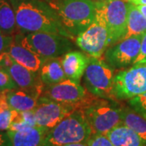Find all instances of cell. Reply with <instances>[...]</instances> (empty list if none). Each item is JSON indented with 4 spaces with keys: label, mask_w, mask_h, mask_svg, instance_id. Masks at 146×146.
Returning <instances> with one entry per match:
<instances>
[{
    "label": "cell",
    "mask_w": 146,
    "mask_h": 146,
    "mask_svg": "<svg viewBox=\"0 0 146 146\" xmlns=\"http://www.w3.org/2000/svg\"><path fill=\"white\" fill-rule=\"evenodd\" d=\"M77 109V103H62L40 97L38 105L34 110L36 126L50 130L63 118Z\"/></svg>",
    "instance_id": "cell-13"
},
{
    "label": "cell",
    "mask_w": 146,
    "mask_h": 146,
    "mask_svg": "<svg viewBox=\"0 0 146 146\" xmlns=\"http://www.w3.org/2000/svg\"><path fill=\"white\" fill-rule=\"evenodd\" d=\"M0 146H12V142L7 131H0Z\"/></svg>",
    "instance_id": "cell-29"
},
{
    "label": "cell",
    "mask_w": 146,
    "mask_h": 146,
    "mask_svg": "<svg viewBox=\"0 0 146 146\" xmlns=\"http://www.w3.org/2000/svg\"><path fill=\"white\" fill-rule=\"evenodd\" d=\"M146 33V18L136 5L128 3L127 29L123 39L132 36L144 35ZM122 39V40H123Z\"/></svg>",
    "instance_id": "cell-21"
},
{
    "label": "cell",
    "mask_w": 146,
    "mask_h": 146,
    "mask_svg": "<svg viewBox=\"0 0 146 146\" xmlns=\"http://www.w3.org/2000/svg\"><path fill=\"white\" fill-rule=\"evenodd\" d=\"M127 103L131 109L146 119V93L128 99Z\"/></svg>",
    "instance_id": "cell-23"
},
{
    "label": "cell",
    "mask_w": 146,
    "mask_h": 146,
    "mask_svg": "<svg viewBox=\"0 0 146 146\" xmlns=\"http://www.w3.org/2000/svg\"><path fill=\"white\" fill-rule=\"evenodd\" d=\"M87 143L88 146H115L106 135H93Z\"/></svg>",
    "instance_id": "cell-26"
},
{
    "label": "cell",
    "mask_w": 146,
    "mask_h": 146,
    "mask_svg": "<svg viewBox=\"0 0 146 146\" xmlns=\"http://www.w3.org/2000/svg\"><path fill=\"white\" fill-rule=\"evenodd\" d=\"M90 56L83 51L72 50L61 57L62 65L67 78L80 82L88 67Z\"/></svg>",
    "instance_id": "cell-14"
},
{
    "label": "cell",
    "mask_w": 146,
    "mask_h": 146,
    "mask_svg": "<svg viewBox=\"0 0 146 146\" xmlns=\"http://www.w3.org/2000/svg\"><path fill=\"white\" fill-rule=\"evenodd\" d=\"M146 63V33L142 36L141 50L134 63Z\"/></svg>",
    "instance_id": "cell-28"
},
{
    "label": "cell",
    "mask_w": 146,
    "mask_h": 146,
    "mask_svg": "<svg viewBox=\"0 0 146 146\" xmlns=\"http://www.w3.org/2000/svg\"><path fill=\"white\" fill-rule=\"evenodd\" d=\"M115 71L103 57H90L88 67L84 74L85 89L96 97L117 101L114 95Z\"/></svg>",
    "instance_id": "cell-6"
},
{
    "label": "cell",
    "mask_w": 146,
    "mask_h": 146,
    "mask_svg": "<svg viewBox=\"0 0 146 146\" xmlns=\"http://www.w3.org/2000/svg\"><path fill=\"white\" fill-rule=\"evenodd\" d=\"M115 146H146V143L130 127L121 123L106 134Z\"/></svg>",
    "instance_id": "cell-18"
},
{
    "label": "cell",
    "mask_w": 146,
    "mask_h": 146,
    "mask_svg": "<svg viewBox=\"0 0 146 146\" xmlns=\"http://www.w3.org/2000/svg\"><path fill=\"white\" fill-rule=\"evenodd\" d=\"M44 1H45V2H46L47 3L49 4V3H51L52 1H54V0H44Z\"/></svg>",
    "instance_id": "cell-34"
},
{
    "label": "cell",
    "mask_w": 146,
    "mask_h": 146,
    "mask_svg": "<svg viewBox=\"0 0 146 146\" xmlns=\"http://www.w3.org/2000/svg\"><path fill=\"white\" fill-rule=\"evenodd\" d=\"M92 131L82 109L75 110L48 131L45 146H58L88 142Z\"/></svg>",
    "instance_id": "cell-3"
},
{
    "label": "cell",
    "mask_w": 146,
    "mask_h": 146,
    "mask_svg": "<svg viewBox=\"0 0 146 146\" xmlns=\"http://www.w3.org/2000/svg\"><path fill=\"white\" fill-rule=\"evenodd\" d=\"M94 1H104V0H94Z\"/></svg>",
    "instance_id": "cell-35"
},
{
    "label": "cell",
    "mask_w": 146,
    "mask_h": 146,
    "mask_svg": "<svg viewBox=\"0 0 146 146\" xmlns=\"http://www.w3.org/2000/svg\"><path fill=\"white\" fill-rule=\"evenodd\" d=\"M61 57L47 58L42 63L39 74L45 86L55 84L67 79L63 71Z\"/></svg>",
    "instance_id": "cell-19"
},
{
    "label": "cell",
    "mask_w": 146,
    "mask_h": 146,
    "mask_svg": "<svg viewBox=\"0 0 146 146\" xmlns=\"http://www.w3.org/2000/svg\"><path fill=\"white\" fill-rule=\"evenodd\" d=\"M14 40V36H11L4 33L0 30V54L7 52V49Z\"/></svg>",
    "instance_id": "cell-27"
},
{
    "label": "cell",
    "mask_w": 146,
    "mask_h": 146,
    "mask_svg": "<svg viewBox=\"0 0 146 146\" xmlns=\"http://www.w3.org/2000/svg\"><path fill=\"white\" fill-rule=\"evenodd\" d=\"M48 129L42 127H30L18 131H7L12 146H45Z\"/></svg>",
    "instance_id": "cell-16"
},
{
    "label": "cell",
    "mask_w": 146,
    "mask_h": 146,
    "mask_svg": "<svg viewBox=\"0 0 146 146\" xmlns=\"http://www.w3.org/2000/svg\"><path fill=\"white\" fill-rule=\"evenodd\" d=\"M5 94L9 107L21 112L34 110L40 98L30 91L21 89L6 90Z\"/></svg>",
    "instance_id": "cell-17"
},
{
    "label": "cell",
    "mask_w": 146,
    "mask_h": 146,
    "mask_svg": "<svg viewBox=\"0 0 146 146\" xmlns=\"http://www.w3.org/2000/svg\"><path fill=\"white\" fill-rule=\"evenodd\" d=\"M96 11L103 17L110 36V46L121 41L127 29L128 3L126 0L95 1Z\"/></svg>",
    "instance_id": "cell-7"
},
{
    "label": "cell",
    "mask_w": 146,
    "mask_h": 146,
    "mask_svg": "<svg viewBox=\"0 0 146 146\" xmlns=\"http://www.w3.org/2000/svg\"><path fill=\"white\" fill-rule=\"evenodd\" d=\"M9 106L7 101L5 91L0 92V113L7 109H9Z\"/></svg>",
    "instance_id": "cell-30"
},
{
    "label": "cell",
    "mask_w": 146,
    "mask_h": 146,
    "mask_svg": "<svg viewBox=\"0 0 146 146\" xmlns=\"http://www.w3.org/2000/svg\"><path fill=\"white\" fill-rule=\"evenodd\" d=\"M0 68L10 75L19 89L30 91L39 98L42 96L45 85L39 72H34L16 62L7 52L0 54Z\"/></svg>",
    "instance_id": "cell-10"
},
{
    "label": "cell",
    "mask_w": 146,
    "mask_h": 146,
    "mask_svg": "<svg viewBox=\"0 0 146 146\" xmlns=\"http://www.w3.org/2000/svg\"><path fill=\"white\" fill-rule=\"evenodd\" d=\"M14 39L44 59L61 57L74 48L71 38L46 32L18 33L14 36Z\"/></svg>",
    "instance_id": "cell-4"
},
{
    "label": "cell",
    "mask_w": 146,
    "mask_h": 146,
    "mask_svg": "<svg viewBox=\"0 0 146 146\" xmlns=\"http://www.w3.org/2000/svg\"><path fill=\"white\" fill-rule=\"evenodd\" d=\"M136 7L142 13V15L146 18V5H138L136 6Z\"/></svg>",
    "instance_id": "cell-32"
},
{
    "label": "cell",
    "mask_w": 146,
    "mask_h": 146,
    "mask_svg": "<svg viewBox=\"0 0 146 146\" xmlns=\"http://www.w3.org/2000/svg\"><path fill=\"white\" fill-rule=\"evenodd\" d=\"M142 36H130L108 47L102 56L104 60L114 69H123L131 66L141 50Z\"/></svg>",
    "instance_id": "cell-11"
},
{
    "label": "cell",
    "mask_w": 146,
    "mask_h": 146,
    "mask_svg": "<svg viewBox=\"0 0 146 146\" xmlns=\"http://www.w3.org/2000/svg\"><path fill=\"white\" fill-rule=\"evenodd\" d=\"M20 33L46 32L68 36L57 14L44 0H10Z\"/></svg>",
    "instance_id": "cell-1"
},
{
    "label": "cell",
    "mask_w": 146,
    "mask_h": 146,
    "mask_svg": "<svg viewBox=\"0 0 146 146\" xmlns=\"http://www.w3.org/2000/svg\"><path fill=\"white\" fill-rule=\"evenodd\" d=\"M128 3L133 5H146V0H126Z\"/></svg>",
    "instance_id": "cell-31"
},
{
    "label": "cell",
    "mask_w": 146,
    "mask_h": 146,
    "mask_svg": "<svg viewBox=\"0 0 146 146\" xmlns=\"http://www.w3.org/2000/svg\"><path fill=\"white\" fill-rule=\"evenodd\" d=\"M93 94L78 82L66 79L59 83L44 86L42 98L62 103L76 104L83 102Z\"/></svg>",
    "instance_id": "cell-12"
},
{
    "label": "cell",
    "mask_w": 146,
    "mask_h": 146,
    "mask_svg": "<svg viewBox=\"0 0 146 146\" xmlns=\"http://www.w3.org/2000/svg\"><path fill=\"white\" fill-rule=\"evenodd\" d=\"M49 5L74 39L84 31L96 17V2L93 0H54Z\"/></svg>",
    "instance_id": "cell-2"
},
{
    "label": "cell",
    "mask_w": 146,
    "mask_h": 146,
    "mask_svg": "<svg viewBox=\"0 0 146 146\" xmlns=\"http://www.w3.org/2000/svg\"><path fill=\"white\" fill-rule=\"evenodd\" d=\"M58 146H88L87 142H82V143H74V144H68V145H63Z\"/></svg>",
    "instance_id": "cell-33"
},
{
    "label": "cell",
    "mask_w": 146,
    "mask_h": 146,
    "mask_svg": "<svg viewBox=\"0 0 146 146\" xmlns=\"http://www.w3.org/2000/svg\"><path fill=\"white\" fill-rule=\"evenodd\" d=\"M75 44L83 52L93 58L103 56L106 49L110 47V36L103 17L96 11L94 21L84 31L74 39Z\"/></svg>",
    "instance_id": "cell-9"
},
{
    "label": "cell",
    "mask_w": 146,
    "mask_h": 146,
    "mask_svg": "<svg viewBox=\"0 0 146 146\" xmlns=\"http://www.w3.org/2000/svg\"><path fill=\"white\" fill-rule=\"evenodd\" d=\"M113 90L117 101L146 93V63H134L118 71L114 77Z\"/></svg>",
    "instance_id": "cell-8"
},
{
    "label": "cell",
    "mask_w": 146,
    "mask_h": 146,
    "mask_svg": "<svg viewBox=\"0 0 146 146\" xmlns=\"http://www.w3.org/2000/svg\"><path fill=\"white\" fill-rule=\"evenodd\" d=\"M84 111L93 135H106L122 123V106L117 101L96 97Z\"/></svg>",
    "instance_id": "cell-5"
},
{
    "label": "cell",
    "mask_w": 146,
    "mask_h": 146,
    "mask_svg": "<svg viewBox=\"0 0 146 146\" xmlns=\"http://www.w3.org/2000/svg\"><path fill=\"white\" fill-rule=\"evenodd\" d=\"M7 52L16 62L34 72H39L42 63L46 60L15 39L7 49Z\"/></svg>",
    "instance_id": "cell-15"
},
{
    "label": "cell",
    "mask_w": 146,
    "mask_h": 146,
    "mask_svg": "<svg viewBox=\"0 0 146 146\" xmlns=\"http://www.w3.org/2000/svg\"><path fill=\"white\" fill-rule=\"evenodd\" d=\"M19 89L10 75L4 69L0 68V92Z\"/></svg>",
    "instance_id": "cell-24"
},
{
    "label": "cell",
    "mask_w": 146,
    "mask_h": 146,
    "mask_svg": "<svg viewBox=\"0 0 146 146\" xmlns=\"http://www.w3.org/2000/svg\"><path fill=\"white\" fill-rule=\"evenodd\" d=\"M14 110L7 109L0 113V131H7L10 129L13 119Z\"/></svg>",
    "instance_id": "cell-25"
},
{
    "label": "cell",
    "mask_w": 146,
    "mask_h": 146,
    "mask_svg": "<svg viewBox=\"0 0 146 146\" xmlns=\"http://www.w3.org/2000/svg\"><path fill=\"white\" fill-rule=\"evenodd\" d=\"M0 30L11 36L20 33L10 0H0Z\"/></svg>",
    "instance_id": "cell-20"
},
{
    "label": "cell",
    "mask_w": 146,
    "mask_h": 146,
    "mask_svg": "<svg viewBox=\"0 0 146 146\" xmlns=\"http://www.w3.org/2000/svg\"><path fill=\"white\" fill-rule=\"evenodd\" d=\"M121 116L122 123L134 131L146 143V119L130 106H122Z\"/></svg>",
    "instance_id": "cell-22"
}]
</instances>
